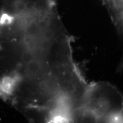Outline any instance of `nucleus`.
I'll return each instance as SVG.
<instances>
[{
  "instance_id": "f03ea898",
  "label": "nucleus",
  "mask_w": 123,
  "mask_h": 123,
  "mask_svg": "<svg viewBox=\"0 0 123 123\" xmlns=\"http://www.w3.org/2000/svg\"><path fill=\"white\" fill-rule=\"evenodd\" d=\"M81 121L123 123V95L106 81L89 83L83 103Z\"/></svg>"
},
{
  "instance_id": "7ed1b4c3",
  "label": "nucleus",
  "mask_w": 123,
  "mask_h": 123,
  "mask_svg": "<svg viewBox=\"0 0 123 123\" xmlns=\"http://www.w3.org/2000/svg\"><path fill=\"white\" fill-rule=\"evenodd\" d=\"M111 19L119 30L123 31V0H102Z\"/></svg>"
},
{
  "instance_id": "f257e3e1",
  "label": "nucleus",
  "mask_w": 123,
  "mask_h": 123,
  "mask_svg": "<svg viewBox=\"0 0 123 123\" xmlns=\"http://www.w3.org/2000/svg\"><path fill=\"white\" fill-rule=\"evenodd\" d=\"M72 41L58 9L26 6L0 14V97L35 119L78 113L89 83Z\"/></svg>"
}]
</instances>
